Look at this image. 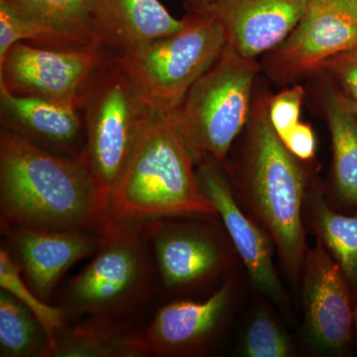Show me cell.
<instances>
[{
    "instance_id": "277c9868",
    "label": "cell",
    "mask_w": 357,
    "mask_h": 357,
    "mask_svg": "<svg viewBox=\"0 0 357 357\" xmlns=\"http://www.w3.org/2000/svg\"><path fill=\"white\" fill-rule=\"evenodd\" d=\"M150 250L144 222L105 223L95 257L65 289L59 307L67 319H128L153 287Z\"/></svg>"
},
{
    "instance_id": "ba28073f",
    "label": "cell",
    "mask_w": 357,
    "mask_h": 357,
    "mask_svg": "<svg viewBox=\"0 0 357 357\" xmlns=\"http://www.w3.org/2000/svg\"><path fill=\"white\" fill-rule=\"evenodd\" d=\"M112 58L100 46L59 50L18 42L0 62V84L15 95L38 96L82 110Z\"/></svg>"
},
{
    "instance_id": "52a82bcc",
    "label": "cell",
    "mask_w": 357,
    "mask_h": 357,
    "mask_svg": "<svg viewBox=\"0 0 357 357\" xmlns=\"http://www.w3.org/2000/svg\"><path fill=\"white\" fill-rule=\"evenodd\" d=\"M151 109L115 59H110L82 109L84 144L79 156L107 203Z\"/></svg>"
},
{
    "instance_id": "83f0119b",
    "label": "cell",
    "mask_w": 357,
    "mask_h": 357,
    "mask_svg": "<svg viewBox=\"0 0 357 357\" xmlns=\"http://www.w3.org/2000/svg\"><path fill=\"white\" fill-rule=\"evenodd\" d=\"M354 326H356V330L357 331V307L356 311L354 312Z\"/></svg>"
},
{
    "instance_id": "7a4b0ae2",
    "label": "cell",
    "mask_w": 357,
    "mask_h": 357,
    "mask_svg": "<svg viewBox=\"0 0 357 357\" xmlns=\"http://www.w3.org/2000/svg\"><path fill=\"white\" fill-rule=\"evenodd\" d=\"M195 166L172 112L152 109L110 194L107 222L215 217L217 211L201 191Z\"/></svg>"
},
{
    "instance_id": "44dd1931",
    "label": "cell",
    "mask_w": 357,
    "mask_h": 357,
    "mask_svg": "<svg viewBox=\"0 0 357 357\" xmlns=\"http://www.w3.org/2000/svg\"><path fill=\"white\" fill-rule=\"evenodd\" d=\"M48 335L37 317L13 295L0 291V356L45 357Z\"/></svg>"
},
{
    "instance_id": "484cf974",
    "label": "cell",
    "mask_w": 357,
    "mask_h": 357,
    "mask_svg": "<svg viewBox=\"0 0 357 357\" xmlns=\"http://www.w3.org/2000/svg\"><path fill=\"white\" fill-rule=\"evenodd\" d=\"M321 70L330 73L344 91V96L357 105V45L326 63Z\"/></svg>"
},
{
    "instance_id": "4fadbf2b",
    "label": "cell",
    "mask_w": 357,
    "mask_h": 357,
    "mask_svg": "<svg viewBox=\"0 0 357 357\" xmlns=\"http://www.w3.org/2000/svg\"><path fill=\"white\" fill-rule=\"evenodd\" d=\"M7 252L21 274L42 300L52 294L73 265L96 253L102 241L100 231L2 227Z\"/></svg>"
},
{
    "instance_id": "4316f807",
    "label": "cell",
    "mask_w": 357,
    "mask_h": 357,
    "mask_svg": "<svg viewBox=\"0 0 357 357\" xmlns=\"http://www.w3.org/2000/svg\"><path fill=\"white\" fill-rule=\"evenodd\" d=\"M281 141L296 158L304 161L314 158L316 153V139L314 131L309 124L300 121Z\"/></svg>"
},
{
    "instance_id": "30bf717a",
    "label": "cell",
    "mask_w": 357,
    "mask_h": 357,
    "mask_svg": "<svg viewBox=\"0 0 357 357\" xmlns=\"http://www.w3.org/2000/svg\"><path fill=\"white\" fill-rule=\"evenodd\" d=\"M309 0H184L187 13L222 28L227 43L243 57L273 50L297 25Z\"/></svg>"
},
{
    "instance_id": "f1b7e54d",
    "label": "cell",
    "mask_w": 357,
    "mask_h": 357,
    "mask_svg": "<svg viewBox=\"0 0 357 357\" xmlns=\"http://www.w3.org/2000/svg\"><path fill=\"white\" fill-rule=\"evenodd\" d=\"M351 103V105H352V107H354V112H356V116H357V105H354V103Z\"/></svg>"
},
{
    "instance_id": "d4e9b609",
    "label": "cell",
    "mask_w": 357,
    "mask_h": 357,
    "mask_svg": "<svg viewBox=\"0 0 357 357\" xmlns=\"http://www.w3.org/2000/svg\"><path fill=\"white\" fill-rule=\"evenodd\" d=\"M305 91L302 86L284 89L268 105V115L275 132L283 140L300 122L301 107Z\"/></svg>"
},
{
    "instance_id": "d6986e66",
    "label": "cell",
    "mask_w": 357,
    "mask_h": 357,
    "mask_svg": "<svg viewBox=\"0 0 357 357\" xmlns=\"http://www.w3.org/2000/svg\"><path fill=\"white\" fill-rule=\"evenodd\" d=\"M152 356L144 328L128 319L89 317L59 332L47 357Z\"/></svg>"
},
{
    "instance_id": "9a60e30c",
    "label": "cell",
    "mask_w": 357,
    "mask_h": 357,
    "mask_svg": "<svg viewBox=\"0 0 357 357\" xmlns=\"http://www.w3.org/2000/svg\"><path fill=\"white\" fill-rule=\"evenodd\" d=\"M231 296V285L225 283L208 299L175 301L160 307L144 326L152 356L203 354L225 321Z\"/></svg>"
},
{
    "instance_id": "8fae6325",
    "label": "cell",
    "mask_w": 357,
    "mask_h": 357,
    "mask_svg": "<svg viewBox=\"0 0 357 357\" xmlns=\"http://www.w3.org/2000/svg\"><path fill=\"white\" fill-rule=\"evenodd\" d=\"M144 232L162 283L170 291L203 285L227 263L225 244L204 225L158 218L144 222Z\"/></svg>"
},
{
    "instance_id": "3957f363",
    "label": "cell",
    "mask_w": 357,
    "mask_h": 357,
    "mask_svg": "<svg viewBox=\"0 0 357 357\" xmlns=\"http://www.w3.org/2000/svg\"><path fill=\"white\" fill-rule=\"evenodd\" d=\"M297 159L272 128L268 105L260 107L249 136L244 202L292 276L307 255L302 220L306 178Z\"/></svg>"
},
{
    "instance_id": "5bb4252c",
    "label": "cell",
    "mask_w": 357,
    "mask_h": 357,
    "mask_svg": "<svg viewBox=\"0 0 357 357\" xmlns=\"http://www.w3.org/2000/svg\"><path fill=\"white\" fill-rule=\"evenodd\" d=\"M197 166L201 191L222 218L253 285L269 299L283 304L285 291L275 270L271 238L241 210L231 185L220 170L222 164L206 158Z\"/></svg>"
},
{
    "instance_id": "e0dca14e",
    "label": "cell",
    "mask_w": 357,
    "mask_h": 357,
    "mask_svg": "<svg viewBox=\"0 0 357 357\" xmlns=\"http://www.w3.org/2000/svg\"><path fill=\"white\" fill-rule=\"evenodd\" d=\"M17 15L11 32L17 42L70 50L100 46L89 0H0Z\"/></svg>"
},
{
    "instance_id": "cb8c5ba5",
    "label": "cell",
    "mask_w": 357,
    "mask_h": 357,
    "mask_svg": "<svg viewBox=\"0 0 357 357\" xmlns=\"http://www.w3.org/2000/svg\"><path fill=\"white\" fill-rule=\"evenodd\" d=\"M294 347L287 333L266 312H258L244 333L241 354L248 357H288Z\"/></svg>"
},
{
    "instance_id": "ac0fdd59",
    "label": "cell",
    "mask_w": 357,
    "mask_h": 357,
    "mask_svg": "<svg viewBox=\"0 0 357 357\" xmlns=\"http://www.w3.org/2000/svg\"><path fill=\"white\" fill-rule=\"evenodd\" d=\"M91 25L112 57L172 35L184 25L160 0H89Z\"/></svg>"
},
{
    "instance_id": "8992f818",
    "label": "cell",
    "mask_w": 357,
    "mask_h": 357,
    "mask_svg": "<svg viewBox=\"0 0 357 357\" xmlns=\"http://www.w3.org/2000/svg\"><path fill=\"white\" fill-rule=\"evenodd\" d=\"M183 20L174 34L114 57L151 109H177L227 45L225 31L213 21L189 13Z\"/></svg>"
},
{
    "instance_id": "603a6c76",
    "label": "cell",
    "mask_w": 357,
    "mask_h": 357,
    "mask_svg": "<svg viewBox=\"0 0 357 357\" xmlns=\"http://www.w3.org/2000/svg\"><path fill=\"white\" fill-rule=\"evenodd\" d=\"M0 286L27 307L43 326L49 340L48 349L45 356L47 357L59 332L68 325L69 319L60 307L51 306L29 287L21 274L20 267L3 246L0 249Z\"/></svg>"
},
{
    "instance_id": "9c48e42d",
    "label": "cell",
    "mask_w": 357,
    "mask_h": 357,
    "mask_svg": "<svg viewBox=\"0 0 357 357\" xmlns=\"http://www.w3.org/2000/svg\"><path fill=\"white\" fill-rule=\"evenodd\" d=\"M357 45V0H309L290 34L271 50L270 76L289 83L319 72Z\"/></svg>"
},
{
    "instance_id": "6da1fadb",
    "label": "cell",
    "mask_w": 357,
    "mask_h": 357,
    "mask_svg": "<svg viewBox=\"0 0 357 357\" xmlns=\"http://www.w3.org/2000/svg\"><path fill=\"white\" fill-rule=\"evenodd\" d=\"M107 210V202L79 157L53 153L1 129V229L100 231Z\"/></svg>"
},
{
    "instance_id": "2e32d148",
    "label": "cell",
    "mask_w": 357,
    "mask_h": 357,
    "mask_svg": "<svg viewBox=\"0 0 357 357\" xmlns=\"http://www.w3.org/2000/svg\"><path fill=\"white\" fill-rule=\"evenodd\" d=\"M2 128L53 153L79 157L84 144L83 112L32 96H18L0 84Z\"/></svg>"
},
{
    "instance_id": "7c38bea8",
    "label": "cell",
    "mask_w": 357,
    "mask_h": 357,
    "mask_svg": "<svg viewBox=\"0 0 357 357\" xmlns=\"http://www.w3.org/2000/svg\"><path fill=\"white\" fill-rule=\"evenodd\" d=\"M303 307L307 337L314 347L342 351L354 328L349 284L340 265L318 239L305 258Z\"/></svg>"
},
{
    "instance_id": "5b68a950",
    "label": "cell",
    "mask_w": 357,
    "mask_h": 357,
    "mask_svg": "<svg viewBox=\"0 0 357 357\" xmlns=\"http://www.w3.org/2000/svg\"><path fill=\"white\" fill-rule=\"evenodd\" d=\"M259 65L227 43L217 60L185 93L172 119L195 163L223 164L248 119Z\"/></svg>"
},
{
    "instance_id": "ffe728a7",
    "label": "cell",
    "mask_w": 357,
    "mask_h": 357,
    "mask_svg": "<svg viewBox=\"0 0 357 357\" xmlns=\"http://www.w3.org/2000/svg\"><path fill=\"white\" fill-rule=\"evenodd\" d=\"M332 136L333 182L338 197L357 206V116L344 96H331L326 109Z\"/></svg>"
},
{
    "instance_id": "7402d4cb",
    "label": "cell",
    "mask_w": 357,
    "mask_h": 357,
    "mask_svg": "<svg viewBox=\"0 0 357 357\" xmlns=\"http://www.w3.org/2000/svg\"><path fill=\"white\" fill-rule=\"evenodd\" d=\"M318 239L340 265L352 288H357V215H344L328 208L321 198L312 199Z\"/></svg>"
}]
</instances>
